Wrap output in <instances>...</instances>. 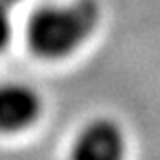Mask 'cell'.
I'll return each mask as SVG.
<instances>
[{
  "label": "cell",
  "mask_w": 160,
  "mask_h": 160,
  "mask_svg": "<svg viewBox=\"0 0 160 160\" xmlns=\"http://www.w3.org/2000/svg\"><path fill=\"white\" fill-rule=\"evenodd\" d=\"M98 18L100 8L96 0L40 6L26 24L28 46L40 58L56 60L68 56L92 34Z\"/></svg>",
  "instance_id": "1"
},
{
  "label": "cell",
  "mask_w": 160,
  "mask_h": 160,
  "mask_svg": "<svg viewBox=\"0 0 160 160\" xmlns=\"http://www.w3.org/2000/svg\"><path fill=\"white\" fill-rule=\"evenodd\" d=\"M124 154V136L106 118L92 120L74 140L72 156L80 160H116Z\"/></svg>",
  "instance_id": "2"
},
{
  "label": "cell",
  "mask_w": 160,
  "mask_h": 160,
  "mask_svg": "<svg viewBox=\"0 0 160 160\" xmlns=\"http://www.w3.org/2000/svg\"><path fill=\"white\" fill-rule=\"evenodd\" d=\"M40 114V98L22 82L0 84V132L28 128Z\"/></svg>",
  "instance_id": "3"
},
{
  "label": "cell",
  "mask_w": 160,
  "mask_h": 160,
  "mask_svg": "<svg viewBox=\"0 0 160 160\" xmlns=\"http://www.w3.org/2000/svg\"><path fill=\"white\" fill-rule=\"evenodd\" d=\"M12 36V24H10V8L0 2V52L8 46Z\"/></svg>",
  "instance_id": "4"
},
{
  "label": "cell",
  "mask_w": 160,
  "mask_h": 160,
  "mask_svg": "<svg viewBox=\"0 0 160 160\" xmlns=\"http://www.w3.org/2000/svg\"><path fill=\"white\" fill-rule=\"evenodd\" d=\"M0 2H2V4H6L8 8H12L14 4H18V2H20V0H0Z\"/></svg>",
  "instance_id": "5"
}]
</instances>
